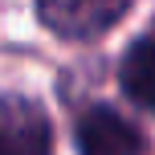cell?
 Wrapping results in <instances>:
<instances>
[{
    "label": "cell",
    "instance_id": "obj_1",
    "mask_svg": "<svg viewBox=\"0 0 155 155\" xmlns=\"http://www.w3.org/2000/svg\"><path fill=\"white\" fill-rule=\"evenodd\" d=\"M135 0H37V16L65 41H90L110 33Z\"/></svg>",
    "mask_w": 155,
    "mask_h": 155
},
{
    "label": "cell",
    "instance_id": "obj_2",
    "mask_svg": "<svg viewBox=\"0 0 155 155\" xmlns=\"http://www.w3.org/2000/svg\"><path fill=\"white\" fill-rule=\"evenodd\" d=\"M0 155H49L53 151V127H49L45 110L33 98L8 94L4 110H0Z\"/></svg>",
    "mask_w": 155,
    "mask_h": 155
},
{
    "label": "cell",
    "instance_id": "obj_3",
    "mask_svg": "<svg viewBox=\"0 0 155 155\" xmlns=\"http://www.w3.org/2000/svg\"><path fill=\"white\" fill-rule=\"evenodd\" d=\"M78 151L82 155H143V135L114 106H90L78 123Z\"/></svg>",
    "mask_w": 155,
    "mask_h": 155
},
{
    "label": "cell",
    "instance_id": "obj_4",
    "mask_svg": "<svg viewBox=\"0 0 155 155\" xmlns=\"http://www.w3.org/2000/svg\"><path fill=\"white\" fill-rule=\"evenodd\" d=\"M118 86H123V94L135 102V106H143V110L155 114V37L135 41V45L123 53Z\"/></svg>",
    "mask_w": 155,
    "mask_h": 155
}]
</instances>
